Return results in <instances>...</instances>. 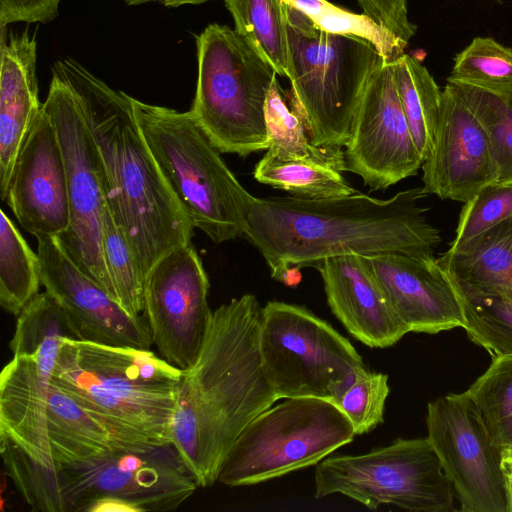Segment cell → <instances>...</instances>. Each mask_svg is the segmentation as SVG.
I'll use <instances>...</instances> for the list:
<instances>
[{
  "label": "cell",
  "instance_id": "obj_37",
  "mask_svg": "<svg viewBox=\"0 0 512 512\" xmlns=\"http://www.w3.org/2000/svg\"><path fill=\"white\" fill-rule=\"evenodd\" d=\"M512 216V184L484 187L461 208L455 237L457 248Z\"/></svg>",
  "mask_w": 512,
  "mask_h": 512
},
{
  "label": "cell",
  "instance_id": "obj_22",
  "mask_svg": "<svg viewBox=\"0 0 512 512\" xmlns=\"http://www.w3.org/2000/svg\"><path fill=\"white\" fill-rule=\"evenodd\" d=\"M0 195L5 199L18 153L41 110L36 77L37 43L27 31L1 33Z\"/></svg>",
  "mask_w": 512,
  "mask_h": 512
},
{
  "label": "cell",
  "instance_id": "obj_32",
  "mask_svg": "<svg viewBox=\"0 0 512 512\" xmlns=\"http://www.w3.org/2000/svg\"><path fill=\"white\" fill-rule=\"evenodd\" d=\"M465 393L493 442L501 450L512 448V355L494 357Z\"/></svg>",
  "mask_w": 512,
  "mask_h": 512
},
{
  "label": "cell",
  "instance_id": "obj_31",
  "mask_svg": "<svg viewBox=\"0 0 512 512\" xmlns=\"http://www.w3.org/2000/svg\"><path fill=\"white\" fill-rule=\"evenodd\" d=\"M456 287L462 305L463 328L469 338L493 358L512 355V293H484Z\"/></svg>",
  "mask_w": 512,
  "mask_h": 512
},
{
  "label": "cell",
  "instance_id": "obj_4",
  "mask_svg": "<svg viewBox=\"0 0 512 512\" xmlns=\"http://www.w3.org/2000/svg\"><path fill=\"white\" fill-rule=\"evenodd\" d=\"M183 370L150 349L64 339L51 384L101 423L117 447L172 443Z\"/></svg>",
  "mask_w": 512,
  "mask_h": 512
},
{
  "label": "cell",
  "instance_id": "obj_24",
  "mask_svg": "<svg viewBox=\"0 0 512 512\" xmlns=\"http://www.w3.org/2000/svg\"><path fill=\"white\" fill-rule=\"evenodd\" d=\"M47 436L55 467L91 460L117 447L107 429L51 384Z\"/></svg>",
  "mask_w": 512,
  "mask_h": 512
},
{
  "label": "cell",
  "instance_id": "obj_28",
  "mask_svg": "<svg viewBox=\"0 0 512 512\" xmlns=\"http://www.w3.org/2000/svg\"><path fill=\"white\" fill-rule=\"evenodd\" d=\"M40 261L3 210L0 212V304L18 316L40 293Z\"/></svg>",
  "mask_w": 512,
  "mask_h": 512
},
{
  "label": "cell",
  "instance_id": "obj_21",
  "mask_svg": "<svg viewBox=\"0 0 512 512\" xmlns=\"http://www.w3.org/2000/svg\"><path fill=\"white\" fill-rule=\"evenodd\" d=\"M313 268L321 275L331 311L363 344L386 348L410 332L391 308L364 256L330 257Z\"/></svg>",
  "mask_w": 512,
  "mask_h": 512
},
{
  "label": "cell",
  "instance_id": "obj_13",
  "mask_svg": "<svg viewBox=\"0 0 512 512\" xmlns=\"http://www.w3.org/2000/svg\"><path fill=\"white\" fill-rule=\"evenodd\" d=\"M428 440L453 485L464 512H507L501 449L493 442L467 394L430 402Z\"/></svg>",
  "mask_w": 512,
  "mask_h": 512
},
{
  "label": "cell",
  "instance_id": "obj_18",
  "mask_svg": "<svg viewBox=\"0 0 512 512\" xmlns=\"http://www.w3.org/2000/svg\"><path fill=\"white\" fill-rule=\"evenodd\" d=\"M4 201L20 226L35 237H59L69 227L63 154L43 106L15 160Z\"/></svg>",
  "mask_w": 512,
  "mask_h": 512
},
{
  "label": "cell",
  "instance_id": "obj_14",
  "mask_svg": "<svg viewBox=\"0 0 512 512\" xmlns=\"http://www.w3.org/2000/svg\"><path fill=\"white\" fill-rule=\"evenodd\" d=\"M209 280L192 243L175 247L145 280L144 315L159 356L186 370L197 360L210 325Z\"/></svg>",
  "mask_w": 512,
  "mask_h": 512
},
{
  "label": "cell",
  "instance_id": "obj_34",
  "mask_svg": "<svg viewBox=\"0 0 512 512\" xmlns=\"http://www.w3.org/2000/svg\"><path fill=\"white\" fill-rule=\"evenodd\" d=\"M284 1L306 14L322 30L368 40L385 62L393 63L405 54L404 49L362 12L356 14L344 10L327 0Z\"/></svg>",
  "mask_w": 512,
  "mask_h": 512
},
{
  "label": "cell",
  "instance_id": "obj_38",
  "mask_svg": "<svg viewBox=\"0 0 512 512\" xmlns=\"http://www.w3.org/2000/svg\"><path fill=\"white\" fill-rule=\"evenodd\" d=\"M362 13L370 17L402 49L415 35L417 27L408 19L406 0H357Z\"/></svg>",
  "mask_w": 512,
  "mask_h": 512
},
{
  "label": "cell",
  "instance_id": "obj_36",
  "mask_svg": "<svg viewBox=\"0 0 512 512\" xmlns=\"http://www.w3.org/2000/svg\"><path fill=\"white\" fill-rule=\"evenodd\" d=\"M389 392L388 375L362 366L356 369L352 382L333 403L348 418L355 435H362L383 422Z\"/></svg>",
  "mask_w": 512,
  "mask_h": 512
},
{
  "label": "cell",
  "instance_id": "obj_35",
  "mask_svg": "<svg viewBox=\"0 0 512 512\" xmlns=\"http://www.w3.org/2000/svg\"><path fill=\"white\" fill-rule=\"evenodd\" d=\"M447 80L489 88L512 86V48L490 37H476L454 58Z\"/></svg>",
  "mask_w": 512,
  "mask_h": 512
},
{
  "label": "cell",
  "instance_id": "obj_30",
  "mask_svg": "<svg viewBox=\"0 0 512 512\" xmlns=\"http://www.w3.org/2000/svg\"><path fill=\"white\" fill-rule=\"evenodd\" d=\"M253 176L262 184L301 198L321 199L357 192L342 172L334 168L307 161L283 160L268 151L257 162Z\"/></svg>",
  "mask_w": 512,
  "mask_h": 512
},
{
  "label": "cell",
  "instance_id": "obj_10",
  "mask_svg": "<svg viewBox=\"0 0 512 512\" xmlns=\"http://www.w3.org/2000/svg\"><path fill=\"white\" fill-rule=\"evenodd\" d=\"M336 493L371 510L382 504L417 512L455 510V490L428 438L397 439L365 454L323 459L315 470V497Z\"/></svg>",
  "mask_w": 512,
  "mask_h": 512
},
{
  "label": "cell",
  "instance_id": "obj_3",
  "mask_svg": "<svg viewBox=\"0 0 512 512\" xmlns=\"http://www.w3.org/2000/svg\"><path fill=\"white\" fill-rule=\"evenodd\" d=\"M58 62L97 144L106 204L146 280L165 254L191 243L195 228L147 147L135 120L132 97L111 88L70 57Z\"/></svg>",
  "mask_w": 512,
  "mask_h": 512
},
{
  "label": "cell",
  "instance_id": "obj_23",
  "mask_svg": "<svg viewBox=\"0 0 512 512\" xmlns=\"http://www.w3.org/2000/svg\"><path fill=\"white\" fill-rule=\"evenodd\" d=\"M437 262L462 289L512 293V216L449 248Z\"/></svg>",
  "mask_w": 512,
  "mask_h": 512
},
{
  "label": "cell",
  "instance_id": "obj_16",
  "mask_svg": "<svg viewBox=\"0 0 512 512\" xmlns=\"http://www.w3.org/2000/svg\"><path fill=\"white\" fill-rule=\"evenodd\" d=\"M41 284L61 306L77 340L150 349L145 315L133 317L82 272L55 236H37Z\"/></svg>",
  "mask_w": 512,
  "mask_h": 512
},
{
  "label": "cell",
  "instance_id": "obj_19",
  "mask_svg": "<svg viewBox=\"0 0 512 512\" xmlns=\"http://www.w3.org/2000/svg\"><path fill=\"white\" fill-rule=\"evenodd\" d=\"M77 340L69 322L57 326L27 354L13 356L0 375V438L54 468L47 436L52 375L64 339Z\"/></svg>",
  "mask_w": 512,
  "mask_h": 512
},
{
  "label": "cell",
  "instance_id": "obj_6",
  "mask_svg": "<svg viewBox=\"0 0 512 512\" xmlns=\"http://www.w3.org/2000/svg\"><path fill=\"white\" fill-rule=\"evenodd\" d=\"M290 101L317 146H346L366 85L383 61L374 45L320 29L284 1Z\"/></svg>",
  "mask_w": 512,
  "mask_h": 512
},
{
  "label": "cell",
  "instance_id": "obj_15",
  "mask_svg": "<svg viewBox=\"0 0 512 512\" xmlns=\"http://www.w3.org/2000/svg\"><path fill=\"white\" fill-rule=\"evenodd\" d=\"M344 151L346 171L373 191L417 174L424 160L413 141L394 78L384 60L371 75Z\"/></svg>",
  "mask_w": 512,
  "mask_h": 512
},
{
  "label": "cell",
  "instance_id": "obj_12",
  "mask_svg": "<svg viewBox=\"0 0 512 512\" xmlns=\"http://www.w3.org/2000/svg\"><path fill=\"white\" fill-rule=\"evenodd\" d=\"M53 476L62 512H85L101 498L124 500L138 512L172 511L199 487L172 443L142 450L114 447L91 460L55 467Z\"/></svg>",
  "mask_w": 512,
  "mask_h": 512
},
{
  "label": "cell",
  "instance_id": "obj_40",
  "mask_svg": "<svg viewBox=\"0 0 512 512\" xmlns=\"http://www.w3.org/2000/svg\"><path fill=\"white\" fill-rule=\"evenodd\" d=\"M128 5H140L148 2H157L166 7L176 8L182 5H197L210 0H124Z\"/></svg>",
  "mask_w": 512,
  "mask_h": 512
},
{
  "label": "cell",
  "instance_id": "obj_2",
  "mask_svg": "<svg viewBox=\"0 0 512 512\" xmlns=\"http://www.w3.org/2000/svg\"><path fill=\"white\" fill-rule=\"evenodd\" d=\"M261 317L253 294L219 306L196 362L183 370L172 444L199 487L217 481L241 431L278 400L260 355Z\"/></svg>",
  "mask_w": 512,
  "mask_h": 512
},
{
  "label": "cell",
  "instance_id": "obj_27",
  "mask_svg": "<svg viewBox=\"0 0 512 512\" xmlns=\"http://www.w3.org/2000/svg\"><path fill=\"white\" fill-rule=\"evenodd\" d=\"M235 30L274 68L289 77L284 0H224Z\"/></svg>",
  "mask_w": 512,
  "mask_h": 512
},
{
  "label": "cell",
  "instance_id": "obj_41",
  "mask_svg": "<svg viewBox=\"0 0 512 512\" xmlns=\"http://www.w3.org/2000/svg\"><path fill=\"white\" fill-rule=\"evenodd\" d=\"M501 466L505 475L512 477V448L501 451Z\"/></svg>",
  "mask_w": 512,
  "mask_h": 512
},
{
  "label": "cell",
  "instance_id": "obj_5",
  "mask_svg": "<svg viewBox=\"0 0 512 512\" xmlns=\"http://www.w3.org/2000/svg\"><path fill=\"white\" fill-rule=\"evenodd\" d=\"M131 100L147 147L194 228L216 244L244 236L256 197L239 183L191 112Z\"/></svg>",
  "mask_w": 512,
  "mask_h": 512
},
{
  "label": "cell",
  "instance_id": "obj_39",
  "mask_svg": "<svg viewBox=\"0 0 512 512\" xmlns=\"http://www.w3.org/2000/svg\"><path fill=\"white\" fill-rule=\"evenodd\" d=\"M61 0H0V26L14 22L48 23L58 16Z\"/></svg>",
  "mask_w": 512,
  "mask_h": 512
},
{
  "label": "cell",
  "instance_id": "obj_17",
  "mask_svg": "<svg viewBox=\"0 0 512 512\" xmlns=\"http://www.w3.org/2000/svg\"><path fill=\"white\" fill-rule=\"evenodd\" d=\"M423 191L443 200L467 202L499 176L488 136L450 84L442 91L435 141L424 160Z\"/></svg>",
  "mask_w": 512,
  "mask_h": 512
},
{
  "label": "cell",
  "instance_id": "obj_1",
  "mask_svg": "<svg viewBox=\"0 0 512 512\" xmlns=\"http://www.w3.org/2000/svg\"><path fill=\"white\" fill-rule=\"evenodd\" d=\"M426 196L415 187L385 200L358 191L321 199L256 197L244 237L263 256L271 276L286 285H294L290 275L299 269L341 255L433 259L441 236L427 219Z\"/></svg>",
  "mask_w": 512,
  "mask_h": 512
},
{
  "label": "cell",
  "instance_id": "obj_8",
  "mask_svg": "<svg viewBox=\"0 0 512 512\" xmlns=\"http://www.w3.org/2000/svg\"><path fill=\"white\" fill-rule=\"evenodd\" d=\"M355 436L348 418L329 400L287 398L252 419L219 470L220 483H261L317 465Z\"/></svg>",
  "mask_w": 512,
  "mask_h": 512
},
{
  "label": "cell",
  "instance_id": "obj_25",
  "mask_svg": "<svg viewBox=\"0 0 512 512\" xmlns=\"http://www.w3.org/2000/svg\"><path fill=\"white\" fill-rule=\"evenodd\" d=\"M267 151L283 160H300L346 171L341 147L317 146L308 135L301 117L288 107L285 92L277 77L273 80L265 103Z\"/></svg>",
  "mask_w": 512,
  "mask_h": 512
},
{
  "label": "cell",
  "instance_id": "obj_42",
  "mask_svg": "<svg viewBox=\"0 0 512 512\" xmlns=\"http://www.w3.org/2000/svg\"><path fill=\"white\" fill-rule=\"evenodd\" d=\"M507 483V512H512V477L506 476Z\"/></svg>",
  "mask_w": 512,
  "mask_h": 512
},
{
  "label": "cell",
  "instance_id": "obj_33",
  "mask_svg": "<svg viewBox=\"0 0 512 512\" xmlns=\"http://www.w3.org/2000/svg\"><path fill=\"white\" fill-rule=\"evenodd\" d=\"M101 245L114 299L131 316H141L144 310L145 280L131 246L114 221L107 204L102 218Z\"/></svg>",
  "mask_w": 512,
  "mask_h": 512
},
{
  "label": "cell",
  "instance_id": "obj_11",
  "mask_svg": "<svg viewBox=\"0 0 512 512\" xmlns=\"http://www.w3.org/2000/svg\"><path fill=\"white\" fill-rule=\"evenodd\" d=\"M42 106L55 127L67 179L70 223L57 238L79 269L114 298L101 245L106 205L102 161L79 98L58 61Z\"/></svg>",
  "mask_w": 512,
  "mask_h": 512
},
{
  "label": "cell",
  "instance_id": "obj_29",
  "mask_svg": "<svg viewBox=\"0 0 512 512\" xmlns=\"http://www.w3.org/2000/svg\"><path fill=\"white\" fill-rule=\"evenodd\" d=\"M484 128L498 167L496 184H512V86L489 88L447 80Z\"/></svg>",
  "mask_w": 512,
  "mask_h": 512
},
{
  "label": "cell",
  "instance_id": "obj_9",
  "mask_svg": "<svg viewBox=\"0 0 512 512\" xmlns=\"http://www.w3.org/2000/svg\"><path fill=\"white\" fill-rule=\"evenodd\" d=\"M259 348L279 399L334 402L365 366L350 341L303 306L270 301L262 307Z\"/></svg>",
  "mask_w": 512,
  "mask_h": 512
},
{
  "label": "cell",
  "instance_id": "obj_20",
  "mask_svg": "<svg viewBox=\"0 0 512 512\" xmlns=\"http://www.w3.org/2000/svg\"><path fill=\"white\" fill-rule=\"evenodd\" d=\"M365 259L391 308L410 332L435 334L463 328L459 292L436 258L384 254Z\"/></svg>",
  "mask_w": 512,
  "mask_h": 512
},
{
  "label": "cell",
  "instance_id": "obj_26",
  "mask_svg": "<svg viewBox=\"0 0 512 512\" xmlns=\"http://www.w3.org/2000/svg\"><path fill=\"white\" fill-rule=\"evenodd\" d=\"M394 78L413 141L425 160L435 141L442 91L428 70L407 54L394 62Z\"/></svg>",
  "mask_w": 512,
  "mask_h": 512
},
{
  "label": "cell",
  "instance_id": "obj_7",
  "mask_svg": "<svg viewBox=\"0 0 512 512\" xmlns=\"http://www.w3.org/2000/svg\"><path fill=\"white\" fill-rule=\"evenodd\" d=\"M198 77L190 112L221 152L267 150L265 103L274 68L235 29L210 24L196 38Z\"/></svg>",
  "mask_w": 512,
  "mask_h": 512
}]
</instances>
